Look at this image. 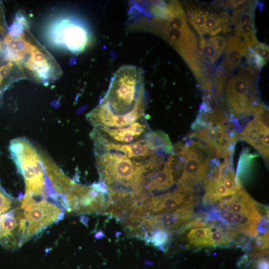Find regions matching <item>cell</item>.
I'll use <instances>...</instances> for the list:
<instances>
[{"label": "cell", "instance_id": "4", "mask_svg": "<svg viewBox=\"0 0 269 269\" xmlns=\"http://www.w3.org/2000/svg\"><path fill=\"white\" fill-rule=\"evenodd\" d=\"M174 151L185 159L176 190L192 193L196 187L205 185L215 156L204 144L187 137L175 144Z\"/></svg>", "mask_w": 269, "mask_h": 269}, {"label": "cell", "instance_id": "9", "mask_svg": "<svg viewBox=\"0 0 269 269\" xmlns=\"http://www.w3.org/2000/svg\"><path fill=\"white\" fill-rule=\"evenodd\" d=\"M24 211L26 221L25 242L64 216L63 210L58 204L45 199L36 202Z\"/></svg>", "mask_w": 269, "mask_h": 269}, {"label": "cell", "instance_id": "18", "mask_svg": "<svg viewBox=\"0 0 269 269\" xmlns=\"http://www.w3.org/2000/svg\"><path fill=\"white\" fill-rule=\"evenodd\" d=\"M6 45L5 49V58L10 62L18 63L25 55L30 53L32 44L26 40L23 34L18 38H13L7 34L4 39Z\"/></svg>", "mask_w": 269, "mask_h": 269}, {"label": "cell", "instance_id": "37", "mask_svg": "<svg viewBox=\"0 0 269 269\" xmlns=\"http://www.w3.org/2000/svg\"><path fill=\"white\" fill-rule=\"evenodd\" d=\"M2 49V43L0 41V51Z\"/></svg>", "mask_w": 269, "mask_h": 269}, {"label": "cell", "instance_id": "15", "mask_svg": "<svg viewBox=\"0 0 269 269\" xmlns=\"http://www.w3.org/2000/svg\"><path fill=\"white\" fill-rule=\"evenodd\" d=\"M47 183L60 196H64L77 184L67 176L58 167L43 154H40Z\"/></svg>", "mask_w": 269, "mask_h": 269}, {"label": "cell", "instance_id": "38", "mask_svg": "<svg viewBox=\"0 0 269 269\" xmlns=\"http://www.w3.org/2000/svg\"><path fill=\"white\" fill-rule=\"evenodd\" d=\"M2 189V188H1L0 186V191H1Z\"/></svg>", "mask_w": 269, "mask_h": 269}, {"label": "cell", "instance_id": "35", "mask_svg": "<svg viewBox=\"0 0 269 269\" xmlns=\"http://www.w3.org/2000/svg\"><path fill=\"white\" fill-rule=\"evenodd\" d=\"M89 220V218L85 215H82L80 217V221L86 227H88Z\"/></svg>", "mask_w": 269, "mask_h": 269}, {"label": "cell", "instance_id": "5", "mask_svg": "<svg viewBox=\"0 0 269 269\" xmlns=\"http://www.w3.org/2000/svg\"><path fill=\"white\" fill-rule=\"evenodd\" d=\"M9 151L25 183L24 196L47 199L48 184L40 155L26 139L17 138L11 141Z\"/></svg>", "mask_w": 269, "mask_h": 269}, {"label": "cell", "instance_id": "14", "mask_svg": "<svg viewBox=\"0 0 269 269\" xmlns=\"http://www.w3.org/2000/svg\"><path fill=\"white\" fill-rule=\"evenodd\" d=\"M176 180L173 155L171 153L167 161L147 178L144 188L150 193L164 191L172 186Z\"/></svg>", "mask_w": 269, "mask_h": 269}, {"label": "cell", "instance_id": "26", "mask_svg": "<svg viewBox=\"0 0 269 269\" xmlns=\"http://www.w3.org/2000/svg\"><path fill=\"white\" fill-rule=\"evenodd\" d=\"M208 13L207 11L192 7H190L188 11L189 21L201 36L206 34L205 23Z\"/></svg>", "mask_w": 269, "mask_h": 269}, {"label": "cell", "instance_id": "34", "mask_svg": "<svg viewBox=\"0 0 269 269\" xmlns=\"http://www.w3.org/2000/svg\"><path fill=\"white\" fill-rule=\"evenodd\" d=\"M106 236L105 233L104 232V231L102 230H100L97 231L95 234H94V238L96 239H102Z\"/></svg>", "mask_w": 269, "mask_h": 269}, {"label": "cell", "instance_id": "29", "mask_svg": "<svg viewBox=\"0 0 269 269\" xmlns=\"http://www.w3.org/2000/svg\"><path fill=\"white\" fill-rule=\"evenodd\" d=\"M197 43L200 49V54L203 55V58L209 63H215L221 56V54L208 43L203 36L198 39Z\"/></svg>", "mask_w": 269, "mask_h": 269}, {"label": "cell", "instance_id": "20", "mask_svg": "<svg viewBox=\"0 0 269 269\" xmlns=\"http://www.w3.org/2000/svg\"><path fill=\"white\" fill-rule=\"evenodd\" d=\"M205 33L214 35L221 31H230V23L228 12L223 11L220 15L216 13H208L205 23Z\"/></svg>", "mask_w": 269, "mask_h": 269}, {"label": "cell", "instance_id": "22", "mask_svg": "<svg viewBox=\"0 0 269 269\" xmlns=\"http://www.w3.org/2000/svg\"><path fill=\"white\" fill-rule=\"evenodd\" d=\"M259 156V154L251 153L248 147L242 150L235 175L236 184L240 189L242 188L243 181L250 174L255 158Z\"/></svg>", "mask_w": 269, "mask_h": 269}, {"label": "cell", "instance_id": "12", "mask_svg": "<svg viewBox=\"0 0 269 269\" xmlns=\"http://www.w3.org/2000/svg\"><path fill=\"white\" fill-rule=\"evenodd\" d=\"M94 141L96 155L108 152H121L130 158L143 160L155 153L150 149L144 138L130 143H120L111 141L104 137L96 129L91 133Z\"/></svg>", "mask_w": 269, "mask_h": 269}, {"label": "cell", "instance_id": "17", "mask_svg": "<svg viewBox=\"0 0 269 269\" xmlns=\"http://www.w3.org/2000/svg\"><path fill=\"white\" fill-rule=\"evenodd\" d=\"M247 48L246 44L236 35L228 40L222 63L230 73L240 66L243 57L247 56Z\"/></svg>", "mask_w": 269, "mask_h": 269}, {"label": "cell", "instance_id": "6", "mask_svg": "<svg viewBox=\"0 0 269 269\" xmlns=\"http://www.w3.org/2000/svg\"><path fill=\"white\" fill-rule=\"evenodd\" d=\"M207 125L200 131L186 137L196 139L206 146L217 158H226L233 155L240 133L236 126L224 114L216 103Z\"/></svg>", "mask_w": 269, "mask_h": 269}, {"label": "cell", "instance_id": "21", "mask_svg": "<svg viewBox=\"0 0 269 269\" xmlns=\"http://www.w3.org/2000/svg\"><path fill=\"white\" fill-rule=\"evenodd\" d=\"M108 140L117 143H130L138 139L133 133L129 126L121 128H95Z\"/></svg>", "mask_w": 269, "mask_h": 269}, {"label": "cell", "instance_id": "33", "mask_svg": "<svg viewBox=\"0 0 269 269\" xmlns=\"http://www.w3.org/2000/svg\"><path fill=\"white\" fill-rule=\"evenodd\" d=\"M13 66V63L9 62L5 65L0 66V79L3 81V79L7 78Z\"/></svg>", "mask_w": 269, "mask_h": 269}, {"label": "cell", "instance_id": "28", "mask_svg": "<svg viewBox=\"0 0 269 269\" xmlns=\"http://www.w3.org/2000/svg\"><path fill=\"white\" fill-rule=\"evenodd\" d=\"M230 73L221 63L216 68L214 75V84L216 92L221 101L223 100V93L227 79Z\"/></svg>", "mask_w": 269, "mask_h": 269}, {"label": "cell", "instance_id": "36", "mask_svg": "<svg viewBox=\"0 0 269 269\" xmlns=\"http://www.w3.org/2000/svg\"><path fill=\"white\" fill-rule=\"evenodd\" d=\"M3 30H4V29H3L2 24L1 23V21H0V31L2 32Z\"/></svg>", "mask_w": 269, "mask_h": 269}, {"label": "cell", "instance_id": "19", "mask_svg": "<svg viewBox=\"0 0 269 269\" xmlns=\"http://www.w3.org/2000/svg\"><path fill=\"white\" fill-rule=\"evenodd\" d=\"M148 147L156 152L161 154H171L173 152V145L164 132L149 131L143 136Z\"/></svg>", "mask_w": 269, "mask_h": 269}, {"label": "cell", "instance_id": "31", "mask_svg": "<svg viewBox=\"0 0 269 269\" xmlns=\"http://www.w3.org/2000/svg\"><path fill=\"white\" fill-rule=\"evenodd\" d=\"M254 53L259 55L267 63L269 61V46L264 43L258 42L253 47Z\"/></svg>", "mask_w": 269, "mask_h": 269}, {"label": "cell", "instance_id": "8", "mask_svg": "<svg viewBox=\"0 0 269 269\" xmlns=\"http://www.w3.org/2000/svg\"><path fill=\"white\" fill-rule=\"evenodd\" d=\"M68 212L78 214H104L109 195L99 193L90 186L76 184L65 195Z\"/></svg>", "mask_w": 269, "mask_h": 269}, {"label": "cell", "instance_id": "2", "mask_svg": "<svg viewBox=\"0 0 269 269\" xmlns=\"http://www.w3.org/2000/svg\"><path fill=\"white\" fill-rule=\"evenodd\" d=\"M99 181L107 185L109 192L141 195L145 192L144 185L149 173L144 159L130 158L117 152L96 155Z\"/></svg>", "mask_w": 269, "mask_h": 269}, {"label": "cell", "instance_id": "3", "mask_svg": "<svg viewBox=\"0 0 269 269\" xmlns=\"http://www.w3.org/2000/svg\"><path fill=\"white\" fill-rule=\"evenodd\" d=\"M258 73V68L253 64L248 63L227 83L226 100L229 118L237 120L240 125V121L260 115L267 109L259 98L257 89Z\"/></svg>", "mask_w": 269, "mask_h": 269}, {"label": "cell", "instance_id": "27", "mask_svg": "<svg viewBox=\"0 0 269 269\" xmlns=\"http://www.w3.org/2000/svg\"><path fill=\"white\" fill-rule=\"evenodd\" d=\"M237 35L244 38V42L248 47H253L258 41L256 37L254 23L245 24L235 26Z\"/></svg>", "mask_w": 269, "mask_h": 269}, {"label": "cell", "instance_id": "16", "mask_svg": "<svg viewBox=\"0 0 269 269\" xmlns=\"http://www.w3.org/2000/svg\"><path fill=\"white\" fill-rule=\"evenodd\" d=\"M192 193L180 192L177 190L154 196L153 207L150 216L174 211L183 205Z\"/></svg>", "mask_w": 269, "mask_h": 269}, {"label": "cell", "instance_id": "13", "mask_svg": "<svg viewBox=\"0 0 269 269\" xmlns=\"http://www.w3.org/2000/svg\"><path fill=\"white\" fill-rule=\"evenodd\" d=\"M269 111L257 115L248 122L238 135V140L246 141L256 148L269 163Z\"/></svg>", "mask_w": 269, "mask_h": 269}, {"label": "cell", "instance_id": "24", "mask_svg": "<svg viewBox=\"0 0 269 269\" xmlns=\"http://www.w3.org/2000/svg\"><path fill=\"white\" fill-rule=\"evenodd\" d=\"M173 232L163 229H156L148 233H144L141 239L147 245H151L158 249L166 252L170 242Z\"/></svg>", "mask_w": 269, "mask_h": 269}, {"label": "cell", "instance_id": "11", "mask_svg": "<svg viewBox=\"0 0 269 269\" xmlns=\"http://www.w3.org/2000/svg\"><path fill=\"white\" fill-rule=\"evenodd\" d=\"M194 206L191 204H185L172 212L148 217L135 227L134 236L141 239L144 233L156 229L173 232L183 223L193 217Z\"/></svg>", "mask_w": 269, "mask_h": 269}, {"label": "cell", "instance_id": "32", "mask_svg": "<svg viewBox=\"0 0 269 269\" xmlns=\"http://www.w3.org/2000/svg\"><path fill=\"white\" fill-rule=\"evenodd\" d=\"M97 192L105 195H109V189L106 183L102 181L94 183L90 186Z\"/></svg>", "mask_w": 269, "mask_h": 269}, {"label": "cell", "instance_id": "30", "mask_svg": "<svg viewBox=\"0 0 269 269\" xmlns=\"http://www.w3.org/2000/svg\"><path fill=\"white\" fill-rule=\"evenodd\" d=\"M207 42L221 54L225 50L227 43L225 38L220 36H212L208 39Z\"/></svg>", "mask_w": 269, "mask_h": 269}, {"label": "cell", "instance_id": "1", "mask_svg": "<svg viewBox=\"0 0 269 269\" xmlns=\"http://www.w3.org/2000/svg\"><path fill=\"white\" fill-rule=\"evenodd\" d=\"M145 108L142 71L135 66L125 65L112 78L108 91L95 111L106 127L121 128L142 119Z\"/></svg>", "mask_w": 269, "mask_h": 269}, {"label": "cell", "instance_id": "7", "mask_svg": "<svg viewBox=\"0 0 269 269\" xmlns=\"http://www.w3.org/2000/svg\"><path fill=\"white\" fill-rule=\"evenodd\" d=\"M50 42L73 53H80L86 48L91 34L87 26L74 17H63L53 22L48 30Z\"/></svg>", "mask_w": 269, "mask_h": 269}, {"label": "cell", "instance_id": "25", "mask_svg": "<svg viewBox=\"0 0 269 269\" xmlns=\"http://www.w3.org/2000/svg\"><path fill=\"white\" fill-rule=\"evenodd\" d=\"M209 226L191 229L187 234L188 243L194 247L212 246Z\"/></svg>", "mask_w": 269, "mask_h": 269}, {"label": "cell", "instance_id": "10", "mask_svg": "<svg viewBox=\"0 0 269 269\" xmlns=\"http://www.w3.org/2000/svg\"><path fill=\"white\" fill-rule=\"evenodd\" d=\"M26 221L20 205L0 215V244L14 250L25 243Z\"/></svg>", "mask_w": 269, "mask_h": 269}, {"label": "cell", "instance_id": "23", "mask_svg": "<svg viewBox=\"0 0 269 269\" xmlns=\"http://www.w3.org/2000/svg\"><path fill=\"white\" fill-rule=\"evenodd\" d=\"M257 1L248 0L234 8L231 16V22L237 26L245 24L254 23Z\"/></svg>", "mask_w": 269, "mask_h": 269}]
</instances>
